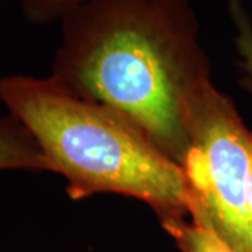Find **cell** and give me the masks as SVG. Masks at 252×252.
Returning <instances> with one entry per match:
<instances>
[{
	"mask_svg": "<svg viewBox=\"0 0 252 252\" xmlns=\"http://www.w3.org/2000/svg\"><path fill=\"white\" fill-rule=\"evenodd\" d=\"M187 130L188 152L181 167L195 203L192 221L210 228L234 251L252 252L247 209L252 132L212 79L189 99Z\"/></svg>",
	"mask_w": 252,
	"mask_h": 252,
	"instance_id": "3957f363",
	"label": "cell"
},
{
	"mask_svg": "<svg viewBox=\"0 0 252 252\" xmlns=\"http://www.w3.org/2000/svg\"><path fill=\"white\" fill-rule=\"evenodd\" d=\"M61 21L51 76L73 94L122 114L182 165L189 99L210 80L189 3L87 0Z\"/></svg>",
	"mask_w": 252,
	"mask_h": 252,
	"instance_id": "6da1fadb",
	"label": "cell"
},
{
	"mask_svg": "<svg viewBox=\"0 0 252 252\" xmlns=\"http://www.w3.org/2000/svg\"><path fill=\"white\" fill-rule=\"evenodd\" d=\"M87 0H21V11L31 24H49L55 20H62L64 14ZM190 3L192 0H168Z\"/></svg>",
	"mask_w": 252,
	"mask_h": 252,
	"instance_id": "52a82bcc",
	"label": "cell"
},
{
	"mask_svg": "<svg viewBox=\"0 0 252 252\" xmlns=\"http://www.w3.org/2000/svg\"><path fill=\"white\" fill-rule=\"evenodd\" d=\"M228 16L234 27V46L237 64L244 72L243 84L252 91V17L243 0H227Z\"/></svg>",
	"mask_w": 252,
	"mask_h": 252,
	"instance_id": "8992f818",
	"label": "cell"
},
{
	"mask_svg": "<svg viewBox=\"0 0 252 252\" xmlns=\"http://www.w3.org/2000/svg\"><path fill=\"white\" fill-rule=\"evenodd\" d=\"M0 99L27 127L73 200L97 193L139 199L160 220L192 216L182 167L115 109L84 99L52 76L0 79Z\"/></svg>",
	"mask_w": 252,
	"mask_h": 252,
	"instance_id": "7a4b0ae2",
	"label": "cell"
},
{
	"mask_svg": "<svg viewBox=\"0 0 252 252\" xmlns=\"http://www.w3.org/2000/svg\"><path fill=\"white\" fill-rule=\"evenodd\" d=\"M51 171L34 137L11 115L0 117V171Z\"/></svg>",
	"mask_w": 252,
	"mask_h": 252,
	"instance_id": "277c9868",
	"label": "cell"
},
{
	"mask_svg": "<svg viewBox=\"0 0 252 252\" xmlns=\"http://www.w3.org/2000/svg\"><path fill=\"white\" fill-rule=\"evenodd\" d=\"M247 209H248V216L252 224V160L251 170H250V181H248V198H247Z\"/></svg>",
	"mask_w": 252,
	"mask_h": 252,
	"instance_id": "ba28073f",
	"label": "cell"
},
{
	"mask_svg": "<svg viewBox=\"0 0 252 252\" xmlns=\"http://www.w3.org/2000/svg\"><path fill=\"white\" fill-rule=\"evenodd\" d=\"M162 228L171 235L181 252H237L210 228L182 217L164 219Z\"/></svg>",
	"mask_w": 252,
	"mask_h": 252,
	"instance_id": "5b68a950",
	"label": "cell"
}]
</instances>
